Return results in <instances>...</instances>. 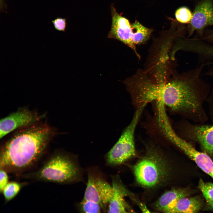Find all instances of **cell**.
I'll list each match as a JSON object with an SVG mask.
<instances>
[{
    "instance_id": "obj_1",
    "label": "cell",
    "mask_w": 213,
    "mask_h": 213,
    "mask_svg": "<svg viewBox=\"0 0 213 213\" xmlns=\"http://www.w3.org/2000/svg\"><path fill=\"white\" fill-rule=\"evenodd\" d=\"M167 57L160 56L151 70L139 72L125 83L137 109L154 101L171 111L180 112L186 106L190 93L183 72L178 73Z\"/></svg>"
},
{
    "instance_id": "obj_2",
    "label": "cell",
    "mask_w": 213,
    "mask_h": 213,
    "mask_svg": "<svg viewBox=\"0 0 213 213\" xmlns=\"http://www.w3.org/2000/svg\"><path fill=\"white\" fill-rule=\"evenodd\" d=\"M54 133L49 125L38 123L21 128L2 145L0 169L16 172L31 166L43 155Z\"/></svg>"
},
{
    "instance_id": "obj_3",
    "label": "cell",
    "mask_w": 213,
    "mask_h": 213,
    "mask_svg": "<svg viewBox=\"0 0 213 213\" xmlns=\"http://www.w3.org/2000/svg\"><path fill=\"white\" fill-rule=\"evenodd\" d=\"M135 180L141 187L154 189L168 185L172 168L168 157L153 144L146 146L144 155L133 167Z\"/></svg>"
},
{
    "instance_id": "obj_4",
    "label": "cell",
    "mask_w": 213,
    "mask_h": 213,
    "mask_svg": "<svg viewBox=\"0 0 213 213\" xmlns=\"http://www.w3.org/2000/svg\"><path fill=\"white\" fill-rule=\"evenodd\" d=\"M81 175L80 168L73 157L60 152L54 154L29 176L40 180L64 183L78 181Z\"/></svg>"
},
{
    "instance_id": "obj_5",
    "label": "cell",
    "mask_w": 213,
    "mask_h": 213,
    "mask_svg": "<svg viewBox=\"0 0 213 213\" xmlns=\"http://www.w3.org/2000/svg\"><path fill=\"white\" fill-rule=\"evenodd\" d=\"M112 23L107 37L118 40L131 48L138 57L136 46L146 42L153 30L137 21L131 24L129 20L119 14L113 4L110 6Z\"/></svg>"
},
{
    "instance_id": "obj_6",
    "label": "cell",
    "mask_w": 213,
    "mask_h": 213,
    "mask_svg": "<svg viewBox=\"0 0 213 213\" xmlns=\"http://www.w3.org/2000/svg\"><path fill=\"white\" fill-rule=\"evenodd\" d=\"M144 108L137 109L130 123L124 130L115 144L107 154L106 161L109 164L114 166L121 164L135 155V132Z\"/></svg>"
},
{
    "instance_id": "obj_7",
    "label": "cell",
    "mask_w": 213,
    "mask_h": 213,
    "mask_svg": "<svg viewBox=\"0 0 213 213\" xmlns=\"http://www.w3.org/2000/svg\"><path fill=\"white\" fill-rule=\"evenodd\" d=\"M44 116L26 108L19 109L0 120V138L16 129L38 123Z\"/></svg>"
},
{
    "instance_id": "obj_8",
    "label": "cell",
    "mask_w": 213,
    "mask_h": 213,
    "mask_svg": "<svg viewBox=\"0 0 213 213\" xmlns=\"http://www.w3.org/2000/svg\"><path fill=\"white\" fill-rule=\"evenodd\" d=\"M166 136L193 160L199 168L213 179V162L207 154L197 151L190 143L177 135L173 129L167 132Z\"/></svg>"
},
{
    "instance_id": "obj_9",
    "label": "cell",
    "mask_w": 213,
    "mask_h": 213,
    "mask_svg": "<svg viewBox=\"0 0 213 213\" xmlns=\"http://www.w3.org/2000/svg\"><path fill=\"white\" fill-rule=\"evenodd\" d=\"M213 25V0H202L196 6L191 20L187 27L188 35L191 37L195 31L201 38L207 26Z\"/></svg>"
},
{
    "instance_id": "obj_10",
    "label": "cell",
    "mask_w": 213,
    "mask_h": 213,
    "mask_svg": "<svg viewBox=\"0 0 213 213\" xmlns=\"http://www.w3.org/2000/svg\"><path fill=\"white\" fill-rule=\"evenodd\" d=\"M113 194L108 204L109 213H127L133 212L126 203L125 197L132 196V194L123 185L118 175L112 176Z\"/></svg>"
},
{
    "instance_id": "obj_11",
    "label": "cell",
    "mask_w": 213,
    "mask_h": 213,
    "mask_svg": "<svg viewBox=\"0 0 213 213\" xmlns=\"http://www.w3.org/2000/svg\"><path fill=\"white\" fill-rule=\"evenodd\" d=\"M109 184L99 175L89 173L83 200L99 204L104 208L102 201L107 194Z\"/></svg>"
},
{
    "instance_id": "obj_12",
    "label": "cell",
    "mask_w": 213,
    "mask_h": 213,
    "mask_svg": "<svg viewBox=\"0 0 213 213\" xmlns=\"http://www.w3.org/2000/svg\"><path fill=\"white\" fill-rule=\"evenodd\" d=\"M189 193L186 189L174 188L165 192L154 204L156 210L165 213H170L176 201L180 199L187 197Z\"/></svg>"
},
{
    "instance_id": "obj_13",
    "label": "cell",
    "mask_w": 213,
    "mask_h": 213,
    "mask_svg": "<svg viewBox=\"0 0 213 213\" xmlns=\"http://www.w3.org/2000/svg\"><path fill=\"white\" fill-rule=\"evenodd\" d=\"M193 130L194 138L208 153L213 155V126H196Z\"/></svg>"
},
{
    "instance_id": "obj_14",
    "label": "cell",
    "mask_w": 213,
    "mask_h": 213,
    "mask_svg": "<svg viewBox=\"0 0 213 213\" xmlns=\"http://www.w3.org/2000/svg\"><path fill=\"white\" fill-rule=\"evenodd\" d=\"M202 203L197 197L182 198L172 208L170 213H197L201 209Z\"/></svg>"
},
{
    "instance_id": "obj_15",
    "label": "cell",
    "mask_w": 213,
    "mask_h": 213,
    "mask_svg": "<svg viewBox=\"0 0 213 213\" xmlns=\"http://www.w3.org/2000/svg\"><path fill=\"white\" fill-rule=\"evenodd\" d=\"M198 188L201 191L209 209L213 210V183L200 179Z\"/></svg>"
},
{
    "instance_id": "obj_16",
    "label": "cell",
    "mask_w": 213,
    "mask_h": 213,
    "mask_svg": "<svg viewBox=\"0 0 213 213\" xmlns=\"http://www.w3.org/2000/svg\"><path fill=\"white\" fill-rule=\"evenodd\" d=\"M22 187L21 184L17 182L8 183L2 191L5 201L7 202L14 198L19 193Z\"/></svg>"
},
{
    "instance_id": "obj_17",
    "label": "cell",
    "mask_w": 213,
    "mask_h": 213,
    "mask_svg": "<svg viewBox=\"0 0 213 213\" xmlns=\"http://www.w3.org/2000/svg\"><path fill=\"white\" fill-rule=\"evenodd\" d=\"M193 15L190 9L186 7H182L175 11V16L177 21L182 24L189 23Z\"/></svg>"
},
{
    "instance_id": "obj_18",
    "label": "cell",
    "mask_w": 213,
    "mask_h": 213,
    "mask_svg": "<svg viewBox=\"0 0 213 213\" xmlns=\"http://www.w3.org/2000/svg\"><path fill=\"white\" fill-rule=\"evenodd\" d=\"M81 210L85 213H99L103 209L99 204L83 199L80 203Z\"/></svg>"
},
{
    "instance_id": "obj_19",
    "label": "cell",
    "mask_w": 213,
    "mask_h": 213,
    "mask_svg": "<svg viewBox=\"0 0 213 213\" xmlns=\"http://www.w3.org/2000/svg\"><path fill=\"white\" fill-rule=\"evenodd\" d=\"M55 29L58 31L65 32L67 27V18L57 17L51 21Z\"/></svg>"
},
{
    "instance_id": "obj_20",
    "label": "cell",
    "mask_w": 213,
    "mask_h": 213,
    "mask_svg": "<svg viewBox=\"0 0 213 213\" xmlns=\"http://www.w3.org/2000/svg\"><path fill=\"white\" fill-rule=\"evenodd\" d=\"M7 171L0 169V191H2L5 186L8 183V177Z\"/></svg>"
},
{
    "instance_id": "obj_21",
    "label": "cell",
    "mask_w": 213,
    "mask_h": 213,
    "mask_svg": "<svg viewBox=\"0 0 213 213\" xmlns=\"http://www.w3.org/2000/svg\"><path fill=\"white\" fill-rule=\"evenodd\" d=\"M201 38L207 42L213 44V30L207 32Z\"/></svg>"
}]
</instances>
